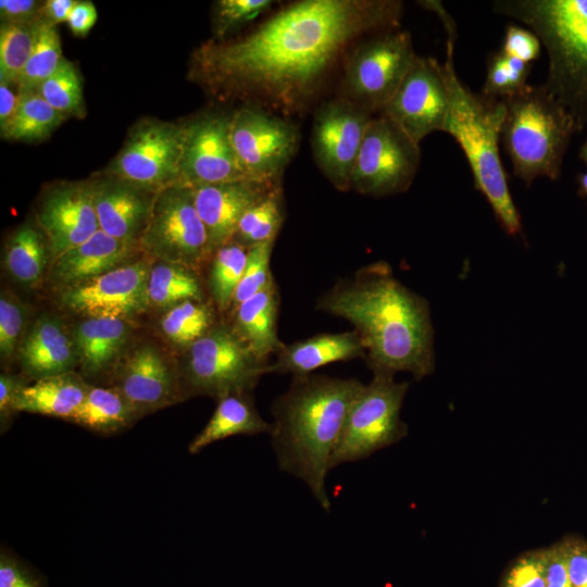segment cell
<instances>
[{
  "label": "cell",
  "instance_id": "8992f818",
  "mask_svg": "<svg viewBox=\"0 0 587 587\" xmlns=\"http://www.w3.org/2000/svg\"><path fill=\"white\" fill-rule=\"evenodd\" d=\"M501 140L514 175L529 187L539 177L558 180L565 153L579 128L571 113L542 85L503 100Z\"/></svg>",
  "mask_w": 587,
  "mask_h": 587
},
{
  "label": "cell",
  "instance_id": "11a10c76",
  "mask_svg": "<svg viewBox=\"0 0 587 587\" xmlns=\"http://www.w3.org/2000/svg\"><path fill=\"white\" fill-rule=\"evenodd\" d=\"M579 159L585 163L587 164V139L584 141V143L582 145L580 149H579Z\"/></svg>",
  "mask_w": 587,
  "mask_h": 587
},
{
  "label": "cell",
  "instance_id": "7c38bea8",
  "mask_svg": "<svg viewBox=\"0 0 587 587\" xmlns=\"http://www.w3.org/2000/svg\"><path fill=\"white\" fill-rule=\"evenodd\" d=\"M184 125L145 120L107 168L110 176L158 193L179 184Z\"/></svg>",
  "mask_w": 587,
  "mask_h": 587
},
{
  "label": "cell",
  "instance_id": "b9f144b4",
  "mask_svg": "<svg viewBox=\"0 0 587 587\" xmlns=\"http://www.w3.org/2000/svg\"><path fill=\"white\" fill-rule=\"evenodd\" d=\"M26 309L23 303L7 291L0 298V353L2 360H9L18 351L26 322Z\"/></svg>",
  "mask_w": 587,
  "mask_h": 587
},
{
  "label": "cell",
  "instance_id": "74e56055",
  "mask_svg": "<svg viewBox=\"0 0 587 587\" xmlns=\"http://www.w3.org/2000/svg\"><path fill=\"white\" fill-rule=\"evenodd\" d=\"M36 22H2L0 29V82L10 85L18 84L33 50Z\"/></svg>",
  "mask_w": 587,
  "mask_h": 587
},
{
  "label": "cell",
  "instance_id": "f907efd6",
  "mask_svg": "<svg viewBox=\"0 0 587 587\" xmlns=\"http://www.w3.org/2000/svg\"><path fill=\"white\" fill-rule=\"evenodd\" d=\"M97 10L91 1H76L66 21L75 36H86L97 21Z\"/></svg>",
  "mask_w": 587,
  "mask_h": 587
},
{
  "label": "cell",
  "instance_id": "ac0fdd59",
  "mask_svg": "<svg viewBox=\"0 0 587 587\" xmlns=\"http://www.w3.org/2000/svg\"><path fill=\"white\" fill-rule=\"evenodd\" d=\"M37 221L52 260L89 239L100 229L92 183H62L49 188L41 199Z\"/></svg>",
  "mask_w": 587,
  "mask_h": 587
},
{
  "label": "cell",
  "instance_id": "f6af8a7d",
  "mask_svg": "<svg viewBox=\"0 0 587 587\" xmlns=\"http://www.w3.org/2000/svg\"><path fill=\"white\" fill-rule=\"evenodd\" d=\"M0 587H45L41 577L3 548L0 552Z\"/></svg>",
  "mask_w": 587,
  "mask_h": 587
},
{
  "label": "cell",
  "instance_id": "44dd1931",
  "mask_svg": "<svg viewBox=\"0 0 587 587\" xmlns=\"http://www.w3.org/2000/svg\"><path fill=\"white\" fill-rule=\"evenodd\" d=\"M157 193L114 176L92 182L99 228L130 245H138Z\"/></svg>",
  "mask_w": 587,
  "mask_h": 587
},
{
  "label": "cell",
  "instance_id": "e0dca14e",
  "mask_svg": "<svg viewBox=\"0 0 587 587\" xmlns=\"http://www.w3.org/2000/svg\"><path fill=\"white\" fill-rule=\"evenodd\" d=\"M150 266L133 261L80 285L62 290L60 302L85 317L127 320L149 305Z\"/></svg>",
  "mask_w": 587,
  "mask_h": 587
},
{
  "label": "cell",
  "instance_id": "7dc6e473",
  "mask_svg": "<svg viewBox=\"0 0 587 587\" xmlns=\"http://www.w3.org/2000/svg\"><path fill=\"white\" fill-rule=\"evenodd\" d=\"M28 385L26 379L17 375L2 373L0 375V423L1 432L5 430L14 413L21 390Z\"/></svg>",
  "mask_w": 587,
  "mask_h": 587
},
{
  "label": "cell",
  "instance_id": "6da1fadb",
  "mask_svg": "<svg viewBox=\"0 0 587 587\" xmlns=\"http://www.w3.org/2000/svg\"><path fill=\"white\" fill-rule=\"evenodd\" d=\"M399 0H299L239 39L209 41L193 74L221 99L280 116L304 112L360 39L397 29Z\"/></svg>",
  "mask_w": 587,
  "mask_h": 587
},
{
  "label": "cell",
  "instance_id": "7402d4cb",
  "mask_svg": "<svg viewBox=\"0 0 587 587\" xmlns=\"http://www.w3.org/2000/svg\"><path fill=\"white\" fill-rule=\"evenodd\" d=\"M137 245L97 230L83 243L53 260L49 279L61 290L80 285L133 261Z\"/></svg>",
  "mask_w": 587,
  "mask_h": 587
},
{
  "label": "cell",
  "instance_id": "7a4b0ae2",
  "mask_svg": "<svg viewBox=\"0 0 587 587\" xmlns=\"http://www.w3.org/2000/svg\"><path fill=\"white\" fill-rule=\"evenodd\" d=\"M316 308L353 325L373 374L408 372L421 380L434 372L429 304L398 280L389 264L360 268L325 292Z\"/></svg>",
  "mask_w": 587,
  "mask_h": 587
},
{
  "label": "cell",
  "instance_id": "4dcf8cb0",
  "mask_svg": "<svg viewBox=\"0 0 587 587\" xmlns=\"http://www.w3.org/2000/svg\"><path fill=\"white\" fill-rule=\"evenodd\" d=\"M148 299L149 304L168 310L187 300H203L204 296L196 270L159 261L150 267Z\"/></svg>",
  "mask_w": 587,
  "mask_h": 587
},
{
  "label": "cell",
  "instance_id": "ab89813d",
  "mask_svg": "<svg viewBox=\"0 0 587 587\" xmlns=\"http://www.w3.org/2000/svg\"><path fill=\"white\" fill-rule=\"evenodd\" d=\"M275 240L255 245L248 249L247 263L236 288L230 310L263 290L274 278L270 262Z\"/></svg>",
  "mask_w": 587,
  "mask_h": 587
},
{
  "label": "cell",
  "instance_id": "e575fe53",
  "mask_svg": "<svg viewBox=\"0 0 587 587\" xmlns=\"http://www.w3.org/2000/svg\"><path fill=\"white\" fill-rule=\"evenodd\" d=\"M247 255L248 249L233 240L216 248L211 254L208 288L214 305L221 312L230 309Z\"/></svg>",
  "mask_w": 587,
  "mask_h": 587
},
{
  "label": "cell",
  "instance_id": "4316f807",
  "mask_svg": "<svg viewBox=\"0 0 587 587\" xmlns=\"http://www.w3.org/2000/svg\"><path fill=\"white\" fill-rule=\"evenodd\" d=\"M272 424L257 410L251 392L222 397L203 429L188 447L191 454L218 440L238 435L271 434Z\"/></svg>",
  "mask_w": 587,
  "mask_h": 587
},
{
  "label": "cell",
  "instance_id": "9a60e30c",
  "mask_svg": "<svg viewBox=\"0 0 587 587\" xmlns=\"http://www.w3.org/2000/svg\"><path fill=\"white\" fill-rule=\"evenodd\" d=\"M232 114L204 113L184 125V147L178 185L189 188L253 180L230 138Z\"/></svg>",
  "mask_w": 587,
  "mask_h": 587
},
{
  "label": "cell",
  "instance_id": "f5cc1de1",
  "mask_svg": "<svg viewBox=\"0 0 587 587\" xmlns=\"http://www.w3.org/2000/svg\"><path fill=\"white\" fill-rule=\"evenodd\" d=\"M18 102V93L16 95L10 84L0 82V128L1 134L9 126Z\"/></svg>",
  "mask_w": 587,
  "mask_h": 587
},
{
  "label": "cell",
  "instance_id": "836d02e7",
  "mask_svg": "<svg viewBox=\"0 0 587 587\" xmlns=\"http://www.w3.org/2000/svg\"><path fill=\"white\" fill-rule=\"evenodd\" d=\"M216 323L215 310L209 302L187 300L165 312L160 328L167 340L186 350Z\"/></svg>",
  "mask_w": 587,
  "mask_h": 587
},
{
  "label": "cell",
  "instance_id": "3957f363",
  "mask_svg": "<svg viewBox=\"0 0 587 587\" xmlns=\"http://www.w3.org/2000/svg\"><path fill=\"white\" fill-rule=\"evenodd\" d=\"M357 378L319 374L292 376L272 404V445L278 467L309 487L330 511L326 477L349 408L362 388Z\"/></svg>",
  "mask_w": 587,
  "mask_h": 587
},
{
  "label": "cell",
  "instance_id": "52a82bcc",
  "mask_svg": "<svg viewBox=\"0 0 587 587\" xmlns=\"http://www.w3.org/2000/svg\"><path fill=\"white\" fill-rule=\"evenodd\" d=\"M416 54L409 32L385 30L355 42L344 58L337 97L362 109L382 112L390 101Z\"/></svg>",
  "mask_w": 587,
  "mask_h": 587
},
{
  "label": "cell",
  "instance_id": "ee69618b",
  "mask_svg": "<svg viewBox=\"0 0 587 587\" xmlns=\"http://www.w3.org/2000/svg\"><path fill=\"white\" fill-rule=\"evenodd\" d=\"M540 48L541 42L532 30L515 24L505 27L500 49L504 54L532 63L539 58Z\"/></svg>",
  "mask_w": 587,
  "mask_h": 587
},
{
  "label": "cell",
  "instance_id": "ffe728a7",
  "mask_svg": "<svg viewBox=\"0 0 587 587\" xmlns=\"http://www.w3.org/2000/svg\"><path fill=\"white\" fill-rule=\"evenodd\" d=\"M279 183L242 180L191 188L212 252L232 240L242 215Z\"/></svg>",
  "mask_w": 587,
  "mask_h": 587
},
{
  "label": "cell",
  "instance_id": "7bdbcfd3",
  "mask_svg": "<svg viewBox=\"0 0 587 587\" xmlns=\"http://www.w3.org/2000/svg\"><path fill=\"white\" fill-rule=\"evenodd\" d=\"M499 587H546L544 549L517 557L507 569Z\"/></svg>",
  "mask_w": 587,
  "mask_h": 587
},
{
  "label": "cell",
  "instance_id": "8fae6325",
  "mask_svg": "<svg viewBox=\"0 0 587 587\" xmlns=\"http://www.w3.org/2000/svg\"><path fill=\"white\" fill-rule=\"evenodd\" d=\"M421 160L420 145L379 114L370 123L350 176V189L371 197L407 191Z\"/></svg>",
  "mask_w": 587,
  "mask_h": 587
},
{
  "label": "cell",
  "instance_id": "8d00e7d4",
  "mask_svg": "<svg viewBox=\"0 0 587 587\" xmlns=\"http://www.w3.org/2000/svg\"><path fill=\"white\" fill-rule=\"evenodd\" d=\"M532 63L504 54L501 50L487 58L486 78L482 95L497 100H508L529 85Z\"/></svg>",
  "mask_w": 587,
  "mask_h": 587
},
{
  "label": "cell",
  "instance_id": "ba28073f",
  "mask_svg": "<svg viewBox=\"0 0 587 587\" xmlns=\"http://www.w3.org/2000/svg\"><path fill=\"white\" fill-rule=\"evenodd\" d=\"M268 366L270 362L257 357L230 324L222 322L186 349L180 378L186 396L203 395L218 400L251 392L268 373Z\"/></svg>",
  "mask_w": 587,
  "mask_h": 587
},
{
  "label": "cell",
  "instance_id": "2e32d148",
  "mask_svg": "<svg viewBox=\"0 0 587 587\" xmlns=\"http://www.w3.org/2000/svg\"><path fill=\"white\" fill-rule=\"evenodd\" d=\"M449 98L442 64L416 55L411 68L380 114L419 143L444 129Z\"/></svg>",
  "mask_w": 587,
  "mask_h": 587
},
{
  "label": "cell",
  "instance_id": "d6a6232c",
  "mask_svg": "<svg viewBox=\"0 0 587 587\" xmlns=\"http://www.w3.org/2000/svg\"><path fill=\"white\" fill-rule=\"evenodd\" d=\"M284 220V195L279 183L242 215L232 240L247 249L275 240Z\"/></svg>",
  "mask_w": 587,
  "mask_h": 587
},
{
  "label": "cell",
  "instance_id": "f546056e",
  "mask_svg": "<svg viewBox=\"0 0 587 587\" xmlns=\"http://www.w3.org/2000/svg\"><path fill=\"white\" fill-rule=\"evenodd\" d=\"M49 257L42 232L30 224H24L8 239L4 266L21 285L33 287L41 279Z\"/></svg>",
  "mask_w": 587,
  "mask_h": 587
},
{
  "label": "cell",
  "instance_id": "9c48e42d",
  "mask_svg": "<svg viewBox=\"0 0 587 587\" xmlns=\"http://www.w3.org/2000/svg\"><path fill=\"white\" fill-rule=\"evenodd\" d=\"M408 388L409 383H398L387 373H375L369 384H363L349 408L330 470L366 459L407 435L400 413Z\"/></svg>",
  "mask_w": 587,
  "mask_h": 587
},
{
  "label": "cell",
  "instance_id": "d590c367",
  "mask_svg": "<svg viewBox=\"0 0 587 587\" xmlns=\"http://www.w3.org/2000/svg\"><path fill=\"white\" fill-rule=\"evenodd\" d=\"M63 59L54 25L38 20L33 50L17 84L18 91L36 90L58 70Z\"/></svg>",
  "mask_w": 587,
  "mask_h": 587
},
{
  "label": "cell",
  "instance_id": "30bf717a",
  "mask_svg": "<svg viewBox=\"0 0 587 587\" xmlns=\"http://www.w3.org/2000/svg\"><path fill=\"white\" fill-rule=\"evenodd\" d=\"M139 243L159 261L196 271L211 258L208 230L196 209L191 188L174 185L155 195Z\"/></svg>",
  "mask_w": 587,
  "mask_h": 587
},
{
  "label": "cell",
  "instance_id": "d6986e66",
  "mask_svg": "<svg viewBox=\"0 0 587 587\" xmlns=\"http://www.w3.org/2000/svg\"><path fill=\"white\" fill-rule=\"evenodd\" d=\"M114 373L113 387L141 416L187 397L182 378L152 344L132 350Z\"/></svg>",
  "mask_w": 587,
  "mask_h": 587
},
{
  "label": "cell",
  "instance_id": "5bb4252c",
  "mask_svg": "<svg viewBox=\"0 0 587 587\" xmlns=\"http://www.w3.org/2000/svg\"><path fill=\"white\" fill-rule=\"evenodd\" d=\"M373 113L335 97L315 111L311 147L320 171L340 190L350 189V176Z\"/></svg>",
  "mask_w": 587,
  "mask_h": 587
},
{
  "label": "cell",
  "instance_id": "bcb514c9",
  "mask_svg": "<svg viewBox=\"0 0 587 587\" xmlns=\"http://www.w3.org/2000/svg\"><path fill=\"white\" fill-rule=\"evenodd\" d=\"M560 542L573 587H587V540L572 535Z\"/></svg>",
  "mask_w": 587,
  "mask_h": 587
},
{
  "label": "cell",
  "instance_id": "f1b7e54d",
  "mask_svg": "<svg viewBox=\"0 0 587 587\" xmlns=\"http://www.w3.org/2000/svg\"><path fill=\"white\" fill-rule=\"evenodd\" d=\"M141 415L115 387L91 386L71 422L102 435L120 433Z\"/></svg>",
  "mask_w": 587,
  "mask_h": 587
},
{
  "label": "cell",
  "instance_id": "cb8c5ba5",
  "mask_svg": "<svg viewBox=\"0 0 587 587\" xmlns=\"http://www.w3.org/2000/svg\"><path fill=\"white\" fill-rule=\"evenodd\" d=\"M365 354L363 341L354 329L319 334L284 345L277 352L275 362L270 363L268 373L307 375L330 363L365 359Z\"/></svg>",
  "mask_w": 587,
  "mask_h": 587
},
{
  "label": "cell",
  "instance_id": "1f68e13d",
  "mask_svg": "<svg viewBox=\"0 0 587 587\" xmlns=\"http://www.w3.org/2000/svg\"><path fill=\"white\" fill-rule=\"evenodd\" d=\"M65 117L36 90L18 91L15 113L1 135L12 140H41L47 138Z\"/></svg>",
  "mask_w": 587,
  "mask_h": 587
},
{
  "label": "cell",
  "instance_id": "db71d44e",
  "mask_svg": "<svg viewBox=\"0 0 587 587\" xmlns=\"http://www.w3.org/2000/svg\"><path fill=\"white\" fill-rule=\"evenodd\" d=\"M577 183L579 196L587 197V172L578 175Z\"/></svg>",
  "mask_w": 587,
  "mask_h": 587
},
{
  "label": "cell",
  "instance_id": "83f0119b",
  "mask_svg": "<svg viewBox=\"0 0 587 587\" xmlns=\"http://www.w3.org/2000/svg\"><path fill=\"white\" fill-rule=\"evenodd\" d=\"M88 388L89 385L73 372L39 378L21 390L16 411L70 421L84 401Z\"/></svg>",
  "mask_w": 587,
  "mask_h": 587
},
{
  "label": "cell",
  "instance_id": "f35d334b",
  "mask_svg": "<svg viewBox=\"0 0 587 587\" xmlns=\"http://www.w3.org/2000/svg\"><path fill=\"white\" fill-rule=\"evenodd\" d=\"M36 91L65 116H84L82 77L76 66L65 58L58 70Z\"/></svg>",
  "mask_w": 587,
  "mask_h": 587
},
{
  "label": "cell",
  "instance_id": "816d5d0a",
  "mask_svg": "<svg viewBox=\"0 0 587 587\" xmlns=\"http://www.w3.org/2000/svg\"><path fill=\"white\" fill-rule=\"evenodd\" d=\"M75 2V0H48L41 5L38 20L51 25L66 22Z\"/></svg>",
  "mask_w": 587,
  "mask_h": 587
},
{
  "label": "cell",
  "instance_id": "4fadbf2b",
  "mask_svg": "<svg viewBox=\"0 0 587 587\" xmlns=\"http://www.w3.org/2000/svg\"><path fill=\"white\" fill-rule=\"evenodd\" d=\"M230 138L253 180L278 183L298 150L300 132L284 116L245 104L233 112Z\"/></svg>",
  "mask_w": 587,
  "mask_h": 587
},
{
  "label": "cell",
  "instance_id": "603a6c76",
  "mask_svg": "<svg viewBox=\"0 0 587 587\" xmlns=\"http://www.w3.org/2000/svg\"><path fill=\"white\" fill-rule=\"evenodd\" d=\"M17 353L24 373L35 380L70 373L78 365L72 334L60 317L50 314L34 322Z\"/></svg>",
  "mask_w": 587,
  "mask_h": 587
},
{
  "label": "cell",
  "instance_id": "c3c4849f",
  "mask_svg": "<svg viewBox=\"0 0 587 587\" xmlns=\"http://www.w3.org/2000/svg\"><path fill=\"white\" fill-rule=\"evenodd\" d=\"M546 587H573L561 542L544 548Z\"/></svg>",
  "mask_w": 587,
  "mask_h": 587
},
{
  "label": "cell",
  "instance_id": "681fc988",
  "mask_svg": "<svg viewBox=\"0 0 587 587\" xmlns=\"http://www.w3.org/2000/svg\"><path fill=\"white\" fill-rule=\"evenodd\" d=\"M41 5L35 0H1L0 15L2 22L34 23L39 18Z\"/></svg>",
  "mask_w": 587,
  "mask_h": 587
},
{
  "label": "cell",
  "instance_id": "d4e9b609",
  "mask_svg": "<svg viewBox=\"0 0 587 587\" xmlns=\"http://www.w3.org/2000/svg\"><path fill=\"white\" fill-rule=\"evenodd\" d=\"M130 336L126 320L85 317L72 337L84 376L96 378L114 372Z\"/></svg>",
  "mask_w": 587,
  "mask_h": 587
},
{
  "label": "cell",
  "instance_id": "277c9868",
  "mask_svg": "<svg viewBox=\"0 0 587 587\" xmlns=\"http://www.w3.org/2000/svg\"><path fill=\"white\" fill-rule=\"evenodd\" d=\"M447 30L442 71L449 105L442 132L450 134L462 149L475 188L486 198L501 228L510 236H519L523 230L522 220L509 190L499 151L505 102L475 93L460 80L453 64L454 27Z\"/></svg>",
  "mask_w": 587,
  "mask_h": 587
},
{
  "label": "cell",
  "instance_id": "60d3db41",
  "mask_svg": "<svg viewBox=\"0 0 587 587\" xmlns=\"http://www.w3.org/2000/svg\"><path fill=\"white\" fill-rule=\"evenodd\" d=\"M272 0H218L213 9V32L223 37L267 11Z\"/></svg>",
  "mask_w": 587,
  "mask_h": 587
},
{
  "label": "cell",
  "instance_id": "5b68a950",
  "mask_svg": "<svg viewBox=\"0 0 587 587\" xmlns=\"http://www.w3.org/2000/svg\"><path fill=\"white\" fill-rule=\"evenodd\" d=\"M494 12L523 23L548 57L542 86L587 128V0H497Z\"/></svg>",
  "mask_w": 587,
  "mask_h": 587
},
{
  "label": "cell",
  "instance_id": "484cf974",
  "mask_svg": "<svg viewBox=\"0 0 587 587\" xmlns=\"http://www.w3.org/2000/svg\"><path fill=\"white\" fill-rule=\"evenodd\" d=\"M279 295L275 278L260 292L233 311L230 323L236 334L262 361L283 348L277 334Z\"/></svg>",
  "mask_w": 587,
  "mask_h": 587
}]
</instances>
